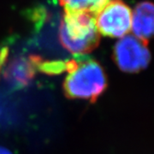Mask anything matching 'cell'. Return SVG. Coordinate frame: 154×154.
Returning a JSON list of instances; mask_svg holds the SVG:
<instances>
[{
	"instance_id": "cell-6",
	"label": "cell",
	"mask_w": 154,
	"mask_h": 154,
	"mask_svg": "<svg viewBox=\"0 0 154 154\" xmlns=\"http://www.w3.org/2000/svg\"><path fill=\"white\" fill-rule=\"evenodd\" d=\"M36 69L33 57H30L29 59L18 58L11 63L5 75L15 88H22L30 82Z\"/></svg>"
},
{
	"instance_id": "cell-8",
	"label": "cell",
	"mask_w": 154,
	"mask_h": 154,
	"mask_svg": "<svg viewBox=\"0 0 154 154\" xmlns=\"http://www.w3.org/2000/svg\"><path fill=\"white\" fill-rule=\"evenodd\" d=\"M7 57H8V48L7 47L1 48L0 49V70L4 63L6 62Z\"/></svg>"
},
{
	"instance_id": "cell-7",
	"label": "cell",
	"mask_w": 154,
	"mask_h": 154,
	"mask_svg": "<svg viewBox=\"0 0 154 154\" xmlns=\"http://www.w3.org/2000/svg\"><path fill=\"white\" fill-rule=\"evenodd\" d=\"M110 0H58L64 12L87 13L96 16Z\"/></svg>"
},
{
	"instance_id": "cell-9",
	"label": "cell",
	"mask_w": 154,
	"mask_h": 154,
	"mask_svg": "<svg viewBox=\"0 0 154 154\" xmlns=\"http://www.w3.org/2000/svg\"><path fill=\"white\" fill-rule=\"evenodd\" d=\"M0 154H12L9 151V150H7L5 147H2V146H0Z\"/></svg>"
},
{
	"instance_id": "cell-4",
	"label": "cell",
	"mask_w": 154,
	"mask_h": 154,
	"mask_svg": "<svg viewBox=\"0 0 154 154\" xmlns=\"http://www.w3.org/2000/svg\"><path fill=\"white\" fill-rule=\"evenodd\" d=\"M113 57L117 67L127 73L146 69L151 60L147 42L134 35H126L116 42Z\"/></svg>"
},
{
	"instance_id": "cell-5",
	"label": "cell",
	"mask_w": 154,
	"mask_h": 154,
	"mask_svg": "<svg viewBox=\"0 0 154 154\" xmlns=\"http://www.w3.org/2000/svg\"><path fill=\"white\" fill-rule=\"evenodd\" d=\"M131 30L134 36L147 42L154 37V4L141 2L132 11Z\"/></svg>"
},
{
	"instance_id": "cell-2",
	"label": "cell",
	"mask_w": 154,
	"mask_h": 154,
	"mask_svg": "<svg viewBox=\"0 0 154 154\" xmlns=\"http://www.w3.org/2000/svg\"><path fill=\"white\" fill-rule=\"evenodd\" d=\"M59 38L63 48L73 55L88 54L99 43L95 17L87 13L64 12L61 20Z\"/></svg>"
},
{
	"instance_id": "cell-1",
	"label": "cell",
	"mask_w": 154,
	"mask_h": 154,
	"mask_svg": "<svg viewBox=\"0 0 154 154\" xmlns=\"http://www.w3.org/2000/svg\"><path fill=\"white\" fill-rule=\"evenodd\" d=\"M66 72L63 88L69 99L95 102L107 86L104 69L87 56H75L67 60Z\"/></svg>"
},
{
	"instance_id": "cell-3",
	"label": "cell",
	"mask_w": 154,
	"mask_h": 154,
	"mask_svg": "<svg viewBox=\"0 0 154 154\" xmlns=\"http://www.w3.org/2000/svg\"><path fill=\"white\" fill-rule=\"evenodd\" d=\"M95 22L100 34L121 38L131 30L132 11L122 0H110L95 16Z\"/></svg>"
}]
</instances>
